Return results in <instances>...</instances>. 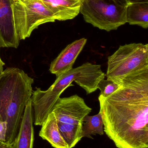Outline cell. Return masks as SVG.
Listing matches in <instances>:
<instances>
[{
	"instance_id": "d6986e66",
	"label": "cell",
	"mask_w": 148,
	"mask_h": 148,
	"mask_svg": "<svg viewBox=\"0 0 148 148\" xmlns=\"http://www.w3.org/2000/svg\"><path fill=\"white\" fill-rule=\"evenodd\" d=\"M5 65L4 62L2 61L1 59V56H0V74L2 73L3 70V66Z\"/></svg>"
},
{
	"instance_id": "ac0fdd59",
	"label": "cell",
	"mask_w": 148,
	"mask_h": 148,
	"mask_svg": "<svg viewBox=\"0 0 148 148\" xmlns=\"http://www.w3.org/2000/svg\"><path fill=\"white\" fill-rule=\"evenodd\" d=\"M0 148H13V146L8 144L5 142L0 141Z\"/></svg>"
},
{
	"instance_id": "277c9868",
	"label": "cell",
	"mask_w": 148,
	"mask_h": 148,
	"mask_svg": "<svg viewBox=\"0 0 148 148\" xmlns=\"http://www.w3.org/2000/svg\"><path fill=\"white\" fill-rule=\"evenodd\" d=\"M128 0H83L80 13L94 27L109 32L127 23Z\"/></svg>"
},
{
	"instance_id": "7c38bea8",
	"label": "cell",
	"mask_w": 148,
	"mask_h": 148,
	"mask_svg": "<svg viewBox=\"0 0 148 148\" xmlns=\"http://www.w3.org/2000/svg\"><path fill=\"white\" fill-rule=\"evenodd\" d=\"M41 126L39 133L40 137L47 141L53 147L68 148L67 143L61 135L57 121L53 112L50 113Z\"/></svg>"
},
{
	"instance_id": "2e32d148",
	"label": "cell",
	"mask_w": 148,
	"mask_h": 148,
	"mask_svg": "<svg viewBox=\"0 0 148 148\" xmlns=\"http://www.w3.org/2000/svg\"><path fill=\"white\" fill-rule=\"evenodd\" d=\"M120 87L116 83L110 80H105L103 79L101 80L97 85L98 89L101 90L100 95L103 97H107L112 95Z\"/></svg>"
},
{
	"instance_id": "7a4b0ae2",
	"label": "cell",
	"mask_w": 148,
	"mask_h": 148,
	"mask_svg": "<svg viewBox=\"0 0 148 148\" xmlns=\"http://www.w3.org/2000/svg\"><path fill=\"white\" fill-rule=\"evenodd\" d=\"M34 79L22 70L8 68L0 74V121L7 123L5 142L12 145L26 104L33 94Z\"/></svg>"
},
{
	"instance_id": "3957f363",
	"label": "cell",
	"mask_w": 148,
	"mask_h": 148,
	"mask_svg": "<svg viewBox=\"0 0 148 148\" xmlns=\"http://www.w3.org/2000/svg\"><path fill=\"white\" fill-rule=\"evenodd\" d=\"M105 76L101 65L86 62L56 77L54 83L47 90L36 88L31 97L35 125H42L62 93L68 87L73 85V82L89 95L98 89V83L104 79Z\"/></svg>"
},
{
	"instance_id": "ffe728a7",
	"label": "cell",
	"mask_w": 148,
	"mask_h": 148,
	"mask_svg": "<svg viewBox=\"0 0 148 148\" xmlns=\"http://www.w3.org/2000/svg\"><path fill=\"white\" fill-rule=\"evenodd\" d=\"M129 3L140 2H148V0H128Z\"/></svg>"
},
{
	"instance_id": "5bb4252c",
	"label": "cell",
	"mask_w": 148,
	"mask_h": 148,
	"mask_svg": "<svg viewBox=\"0 0 148 148\" xmlns=\"http://www.w3.org/2000/svg\"><path fill=\"white\" fill-rule=\"evenodd\" d=\"M61 135L67 143L68 148L74 147L82 136V124H71L57 121Z\"/></svg>"
},
{
	"instance_id": "4fadbf2b",
	"label": "cell",
	"mask_w": 148,
	"mask_h": 148,
	"mask_svg": "<svg viewBox=\"0 0 148 148\" xmlns=\"http://www.w3.org/2000/svg\"><path fill=\"white\" fill-rule=\"evenodd\" d=\"M127 23L138 25L144 29L148 27V2L129 3L126 13Z\"/></svg>"
},
{
	"instance_id": "ba28073f",
	"label": "cell",
	"mask_w": 148,
	"mask_h": 148,
	"mask_svg": "<svg viewBox=\"0 0 148 148\" xmlns=\"http://www.w3.org/2000/svg\"><path fill=\"white\" fill-rule=\"evenodd\" d=\"M11 0H0V48H17L19 40L15 28Z\"/></svg>"
},
{
	"instance_id": "52a82bcc",
	"label": "cell",
	"mask_w": 148,
	"mask_h": 148,
	"mask_svg": "<svg viewBox=\"0 0 148 148\" xmlns=\"http://www.w3.org/2000/svg\"><path fill=\"white\" fill-rule=\"evenodd\" d=\"M92 109L84 99L75 95L60 98L56 103L52 112L56 121L71 124H83V119L91 112Z\"/></svg>"
},
{
	"instance_id": "8fae6325",
	"label": "cell",
	"mask_w": 148,
	"mask_h": 148,
	"mask_svg": "<svg viewBox=\"0 0 148 148\" xmlns=\"http://www.w3.org/2000/svg\"><path fill=\"white\" fill-rule=\"evenodd\" d=\"M31 98L26 104L19 133L12 144L13 148H33L34 130Z\"/></svg>"
},
{
	"instance_id": "30bf717a",
	"label": "cell",
	"mask_w": 148,
	"mask_h": 148,
	"mask_svg": "<svg viewBox=\"0 0 148 148\" xmlns=\"http://www.w3.org/2000/svg\"><path fill=\"white\" fill-rule=\"evenodd\" d=\"M50 10L55 20H72L80 13L83 0H39Z\"/></svg>"
},
{
	"instance_id": "9a60e30c",
	"label": "cell",
	"mask_w": 148,
	"mask_h": 148,
	"mask_svg": "<svg viewBox=\"0 0 148 148\" xmlns=\"http://www.w3.org/2000/svg\"><path fill=\"white\" fill-rule=\"evenodd\" d=\"M103 123L101 115L99 112L94 116H86L83 119L82 124L83 137L92 138V135L104 134Z\"/></svg>"
},
{
	"instance_id": "9c48e42d",
	"label": "cell",
	"mask_w": 148,
	"mask_h": 148,
	"mask_svg": "<svg viewBox=\"0 0 148 148\" xmlns=\"http://www.w3.org/2000/svg\"><path fill=\"white\" fill-rule=\"evenodd\" d=\"M85 38L76 40L68 45L51 62L50 71L56 77L73 69L76 58L87 42Z\"/></svg>"
},
{
	"instance_id": "5b68a950",
	"label": "cell",
	"mask_w": 148,
	"mask_h": 148,
	"mask_svg": "<svg viewBox=\"0 0 148 148\" xmlns=\"http://www.w3.org/2000/svg\"><path fill=\"white\" fill-rule=\"evenodd\" d=\"M148 67V44L132 43L120 46L108 57L107 79L119 85L126 77Z\"/></svg>"
},
{
	"instance_id": "8992f818",
	"label": "cell",
	"mask_w": 148,
	"mask_h": 148,
	"mask_svg": "<svg viewBox=\"0 0 148 148\" xmlns=\"http://www.w3.org/2000/svg\"><path fill=\"white\" fill-rule=\"evenodd\" d=\"M12 8L19 40L29 37L40 25L56 21L52 12L39 0H19L12 4Z\"/></svg>"
},
{
	"instance_id": "6da1fadb",
	"label": "cell",
	"mask_w": 148,
	"mask_h": 148,
	"mask_svg": "<svg viewBox=\"0 0 148 148\" xmlns=\"http://www.w3.org/2000/svg\"><path fill=\"white\" fill-rule=\"evenodd\" d=\"M119 85L108 97H98L104 132L118 148H148V67Z\"/></svg>"
},
{
	"instance_id": "44dd1931",
	"label": "cell",
	"mask_w": 148,
	"mask_h": 148,
	"mask_svg": "<svg viewBox=\"0 0 148 148\" xmlns=\"http://www.w3.org/2000/svg\"><path fill=\"white\" fill-rule=\"evenodd\" d=\"M19 1V0H11V2H12V3H14L16 2L17 1Z\"/></svg>"
},
{
	"instance_id": "e0dca14e",
	"label": "cell",
	"mask_w": 148,
	"mask_h": 148,
	"mask_svg": "<svg viewBox=\"0 0 148 148\" xmlns=\"http://www.w3.org/2000/svg\"><path fill=\"white\" fill-rule=\"evenodd\" d=\"M7 123L5 121H0V141H6Z\"/></svg>"
}]
</instances>
